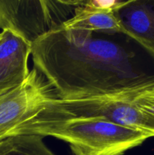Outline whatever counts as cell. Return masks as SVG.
Here are the masks:
<instances>
[{"label":"cell","instance_id":"7a4b0ae2","mask_svg":"<svg viewBox=\"0 0 154 155\" xmlns=\"http://www.w3.org/2000/svg\"><path fill=\"white\" fill-rule=\"evenodd\" d=\"M21 134L52 136L69 144L75 155H122L149 138L101 117L75 116L49 107L15 129L10 136Z\"/></svg>","mask_w":154,"mask_h":155},{"label":"cell","instance_id":"277c9868","mask_svg":"<svg viewBox=\"0 0 154 155\" xmlns=\"http://www.w3.org/2000/svg\"><path fill=\"white\" fill-rule=\"evenodd\" d=\"M69 10L56 0H0V28L30 43L69 19Z\"/></svg>","mask_w":154,"mask_h":155},{"label":"cell","instance_id":"8992f818","mask_svg":"<svg viewBox=\"0 0 154 155\" xmlns=\"http://www.w3.org/2000/svg\"><path fill=\"white\" fill-rule=\"evenodd\" d=\"M0 39V95L24 83L32 44L9 30H2Z\"/></svg>","mask_w":154,"mask_h":155},{"label":"cell","instance_id":"52a82bcc","mask_svg":"<svg viewBox=\"0 0 154 155\" xmlns=\"http://www.w3.org/2000/svg\"><path fill=\"white\" fill-rule=\"evenodd\" d=\"M113 10L124 34L154 55V0H125Z\"/></svg>","mask_w":154,"mask_h":155},{"label":"cell","instance_id":"5b68a950","mask_svg":"<svg viewBox=\"0 0 154 155\" xmlns=\"http://www.w3.org/2000/svg\"><path fill=\"white\" fill-rule=\"evenodd\" d=\"M55 90L33 68L24 83L0 95V141L39 114L52 100Z\"/></svg>","mask_w":154,"mask_h":155},{"label":"cell","instance_id":"3957f363","mask_svg":"<svg viewBox=\"0 0 154 155\" xmlns=\"http://www.w3.org/2000/svg\"><path fill=\"white\" fill-rule=\"evenodd\" d=\"M136 92H138L80 99L57 98L46 107L75 116L101 117L118 125L142 132L149 138L154 137V116L134 104L132 98Z\"/></svg>","mask_w":154,"mask_h":155},{"label":"cell","instance_id":"ba28073f","mask_svg":"<svg viewBox=\"0 0 154 155\" xmlns=\"http://www.w3.org/2000/svg\"><path fill=\"white\" fill-rule=\"evenodd\" d=\"M61 26L68 30H86L107 34H124L123 29L113 8H104L89 4L77 6L72 18L66 20Z\"/></svg>","mask_w":154,"mask_h":155},{"label":"cell","instance_id":"9c48e42d","mask_svg":"<svg viewBox=\"0 0 154 155\" xmlns=\"http://www.w3.org/2000/svg\"><path fill=\"white\" fill-rule=\"evenodd\" d=\"M43 138L36 134L9 136L0 141V155H54Z\"/></svg>","mask_w":154,"mask_h":155},{"label":"cell","instance_id":"6da1fadb","mask_svg":"<svg viewBox=\"0 0 154 155\" xmlns=\"http://www.w3.org/2000/svg\"><path fill=\"white\" fill-rule=\"evenodd\" d=\"M36 68L60 99H80L140 92L154 86V74L138 64L135 54L86 30L62 26L32 43Z\"/></svg>","mask_w":154,"mask_h":155},{"label":"cell","instance_id":"30bf717a","mask_svg":"<svg viewBox=\"0 0 154 155\" xmlns=\"http://www.w3.org/2000/svg\"><path fill=\"white\" fill-rule=\"evenodd\" d=\"M132 100L140 108L154 116V86L134 93Z\"/></svg>","mask_w":154,"mask_h":155},{"label":"cell","instance_id":"7c38bea8","mask_svg":"<svg viewBox=\"0 0 154 155\" xmlns=\"http://www.w3.org/2000/svg\"><path fill=\"white\" fill-rule=\"evenodd\" d=\"M1 38H2V33H0V39H1Z\"/></svg>","mask_w":154,"mask_h":155},{"label":"cell","instance_id":"8fae6325","mask_svg":"<svg viewBox=\"0 0 154 155\" xmlns=\"http://www.w3.org/2000/svg\"><path fill=\"white\" fill-rule=\"evenodd\" d=\"M57 3L65 7L70 6H79L85 4L88 0H56Z\"/></svg>","mask_w":154,"mask_h":155}]
</instances>
